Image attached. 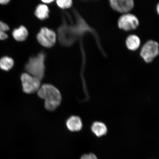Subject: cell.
<instances>
[{"label":"cell","mask_w":159,"mask_h":159,"mask_svg":"<svg viewBox=\"0 0 159 159\" xmlns=\"http://www.w3.org/2000/svg\"><path fill=\"white\" fill-rule=\"evenodd\" d=\"M66 125L69 130L71 132H76L80 131L82 129L83 123L79 117L72 116L67 119Z\"/></svg>","instance_id":"obj_8"},{"label":"cell","mask_w":159,"mask_h":159,"mask_svg":"<svg viewBox=\"0 0 159 159\" xmlns=\"http://www.w3.org/2000/svg\"><path fill=\"white\" fill-rule=\"evenodd\" d=\"M14 61L11 57L5 56L0 59V68L2 70L9 71L13 68Z\"/></svg>","instance_id":"obj_12"},{"label":"cell","mask_w":159,"mask_h":159,"mask_svg":"<svg viewBox=\"0 0 159 159\" xmlns=\"http://www.w3.org/2000/svg\"><path fill=\"white\" fill-rule=\"evenodd\" d=\"M91 130L93 134L98 137L105 136L108 132L106 125L104 123L98 121L93 123L91 125Z\"/></svg>","instance_id":"obj_10"},{"label":"cell","mask_w":159,"mask_h":159,"mask_svg":"<svg viewBox=\"0 0 159 159\" xmlns=\"http://www.w3.org/2000/svg\"><path fill=\"white\" fill-rule=\"evenodd\" d=\"M156 9L157 12L159 16V2L157 5Z\"/></svg>","instance_id":"obj_18"},{"label":"cell","mask_w":159,"mask_h":159,"mask_svg":"<svg viewBox=\"0 0 159 159\" xmlns=\"http://www.w3.org/2000/svg\"><path fill=\"white\" fill-rule=\"evenodd\" d=\"M125 44L129 50L136 51L140 46L141 40L138 36L135 34H131L126 38Z\"/></svg>","instance_id":"obj_9"},{"label":"cell","mask_w":159,"mask_h":159,"mask_svg":"<svg viewBox=\"0 0 159 159\" xmlns=\"http://www.w3.org/2000/svg\"><path fill=\"white\" fill-rule=\"evenodd\" d=\"M9 29V27L7 24L0 21V40H3L7 38L8 35L6 32Z\"/></svg>","instance_id":"obj_14"},{"label":"cell","mask_w":159,"mask_h":159,"mask_svg":"<svg viewBox=\"0 0 159 159\" xmlns=\"http://www.w3.org/2000/svg\"><path fill=\"white\" fill-rule=\"evenodd\" d=\"M109 2L111 8L123 14L130 13L135 5L132 0H111Z\"/></svg>","instance_id":"obj_7"},{"label":"cell","mask_w":159,"mask_h":159,"mask_svg":"<svg viewBox=\"0 0 159 159\" xmlns=\"http://www.w3.org/2000/svg\"><path fill=\"white\" fill-rule=\"evenodd\" d=\"M117 24L119 29L128 31L134 30L138 28L140 22L136 15L129 13L121 15L119 18Z\"/></svg>","instance_id":"obj_4"},{"label":"cell","mask_w":159,"mask_h":159,"mask_svg":"<svg viewBox=\"0 0 159 159\" xmlns=\"http://www.w3.org/2000/svg\"><path fill=\"white\" fill-rule=\"evenodd\" d=\"M24 92L28 94L38 91L41 86V80L28 73H24L21 77Z\"/></svg>","instance_id":"obj_5"},{"label":"cell","mask_w":159,"mask_h":159,"mask_svg":"<svg viewBox=\"0 0 159 159\" xmlns=\"http://www.w3.org/2000/svg\"><path fill=\"white\" fill-rule=\"evenodd\" d=\"M43 2L45 3H49L51 2H53V1H43Z\"/></svg>","instance_id":"obj_19"},{"label":"cell","mask_w":159,"mask_h":159,"mask_svg":"<svg viewBox=\"0 0 159 159\" xmlns=\"http://www.w3.org/2000/svg\"><path fill=\"white\" fill-rule=\"evenodd\" d=\"M140 56L145 62L152 63L159 55V44L157 42L149 40L143 45Z\"/></svg>","instance_id":"obj_3"},{"label":"cell","mask_w":159,"mask_h":159,"mask_svg":"<svg viewBox=\"0 0 159 159\" xmlns=\"http://www.w3.org/2000/svg\"><path fill=\"white\" fill-rule=\"evenodd\" d=\"M45 55L40 53L35 57H32L25 65V69L29 74L41 80L45 73Z\"/></svg>","instance_id":"obj_2"},{"label":"cell","mask_w":159,"mask_h":159,"mask_svg":"<svg viewBox=\"0 0 159 159\" xmlns=\"http://www.w3.org/2000/svg\"><path fill=\"white\" fill-rule=\"evenodd\" d=\"M49 10L48 8L45 5H39L36 9L35 15L41 20H44L48 17Z\"/></svg>","instance_id":"obj_13"},{"label":"cell","mask_w":159,"mask_h":159,"mask_svg":"<svg viewBox=\"0 0 159 159\" xmlns=\"http://www.w3.org/2000/svg\"><path fill=\"white\" fill-rule=\"evenodd\" d=\"M57 5L62 9H67L70 7L72 4L70 0H59L57 1Z\"/></svg>","instance_id":"obj_15"},{"label":"cell","mask_w":159,"mask_h":159,"mask_svg":"<svg viewBox=\"0 0 159 159\" xmlns=\"http://www.w3.org/2000/svg\"><path fill=\"white\" fill-rule=\"evenodd\" d=\"M81 159H98L95 155L93 153L83 155Z\"/></svg>","instance_id":"obj_16"},{"label":"cell","mask_w":159,"mask_h":159,"mask_svg":"<svg viewBox=\"0 0 159 159\" xmlns=\"http://www.w3.org/2000/svg\"><path fill=\"white\" fill-rule=\"evenodd\" d=\"M37 93L39 98L44 100L45 107L47 110L54 111L60 105L62 100L61 93L53 85H41Z\"/></svg>","instance_id":"obj_1"},{"label":"cell","mask_w":159,"mask_h":159,"mask_svg":"<svg viewBox=\"0 0 159 159\" xmlns=\"http://www.w3.org/2000/svg\"><path fill=\"white\" fill-rule=\"evenodd\" d=\"M13 36L16 41H23L25 40L28 35V31L25 27L21 25L15 29L12 32Z\"/></svg>","instance_id":"obj_11"},{"label":"cell","mask_w":159,"mask_h":159,"mask_svg":"<svg viewBox=\"0 0 159 159\" xmlns=\"http://www.w3.org/2000/svg\"><path fill=\"white\" fill-rule=\"evenodd\" d=\"M37 39L41 45L46 47L50 48L55 44L56 35L53 31L44 27L39 31Z\"/></svg>","instance_id":"obj_6"},{"label":"cell","mask_w":159,"mask_h":159,"mask_svg":"<svg viewBox=\"0 0 159 159\" xmlns=\"http://www.w3.org/2000/svg\"><path fill=\"white\" fill-rule=\"evenodd\" d=\"M10 2V0H0V4L2 5H7Z\"/></svg>","instance_id":"obj_17"}]
</instances>
